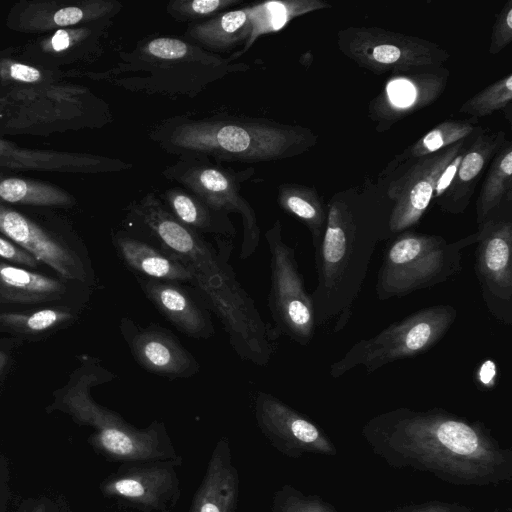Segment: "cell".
<instances>
[{"mask_svg": "<svg viewBox=\"0 0 512 512\" xmlns=\"http://www.w3.org/2000/svg\"><path fill=\"white\" fill-rule=\"evenodd\" d=\"M505 512H509V511H505Z\"/></svg>", "mask_w": 512, "mask_h": 512, "instance_id": "45", "label": "cell"}, {"mask_svg": "<svg viewBox=\"0 0 512 512\" xmlns=\"http://www.w3.org/2000/svg\"><path fill=\"white\" fill-rule=\"evenodd\" d=\"M145 296L179 331L194 338H209L214 328L207 312L176 282L140 277Z\"/></svg>", "mask_w": 512, "mask_h": 512, "instance_id": "18", "label": "cell"}, {"mask_svg": "<svg viewBox=\"0 0 512 512\" xmlns=\"http://www.w3.org/2000/svg\"><path fill=\"white\" fill-rule=\"evenodd\" d=\"M111 25L106 22L42 34L23 47L19 58L57 72L61 66L92 62L102 54V40Z\"/></svg>", "mask_w": 512, "mask_h": 512, "instance_id": "13", "label": "cell"}, {"mask_svg": "<svg viewBox=\"0 0 512 512\" xmlns=\"http://www.w3.org/2000/svg\"><path fill=\"white\" fill-rule=\"evenodd\" d=\"M71 313L61 309H43L31 313H2L0 324L29 333L48 330L69 320Z\"/></svg>", "mask_w": 512, "mask_h": 512, "instance_id": "33", "label": "cell"}, {"mask_svg": "<svg viewBox=\"0 0 512 512\" xmlns=\"http://www.w3.org/2000/svg\"><path fill=\"white\" fill-rule=\"evenodd\" d=\"M0 257L32 268L37 267L39 264V261L26 250L19 248L2 237H0Z\"/></svg>", "mask_w": 512, "mask_h": 512, "instance_id": "39", "label": "cell"}, {"mask_svg": "<svg viewBox=\"0 0 512 512\" xmlns=\"http://www.w3.org/2000/svg\"><path fill=\"white\" fill-rule=\"evenodd\" d=\"M243 3V0H171L166 5L167 14L176 21L190 24Z\"/></svg>", "mask_w": 512, "mask_h": 512, "instance_id": "30", "label": "cell"}, {"mask_svg": "<svg viewBox=\"0 0 512 512\" xmlns=\"http://www.w3.org/2000/svg\"><path fill=\"white\" fill-rule=\"evenodd\" d=\"M4 364H5V355L0 352V370L2 369Z\"/></svg>", "mask_w": 512, "mask_h": 512, "instance_id": "44", "label": "cell"}, {"mask_svg": "<svg viewBox=\"0 0 512 512\" xmlns=\"http://www.w3.org/2000/svg\"><path fill=\"white\" fill-rule=\"evenodd\" d=\"M250 32L251 24L246 6L190 24L184 37L209 52L219 54L244 46Z\"/></svg>", "mask_w": 512, "mask_h": 512, "instance_id": "20", "label": "cell"}, {"mask_svg": "<svg viewBox=\"0 0 512 512\" xmlns=\"http://www.w3.org/2000/svg\"><path fill=\"white\" fill-rule=\"evenodd\" d=\"M265 237L271 254L269 307L276 329L306 346L315 334V312L311 294L306 291L298 269L295 250L284 242L279 220Z\"/></svg>", "mask_w": 512, "mask_h": 512, "instance_id": "9", "label": "cell"}, {"mask_svg": "<svg viewBox=\"0 0 512 512\" xmlns=\"http://www.w3.org/2000/svg\"><path fill=\"white\" fill-rule=\"evenodd\" d=\"M361 434L373 454L393 468L461 487L512 480V449L503 447L483 422L440 407L379 413L366 421Z\"/></svg>", "mask_w": 512, "mask_h": 512, "instance_id": "1", "label": "cell"}, {"mask_svg": "<svg viewBox=\"0 0 512 512\" xmlns=\"http://www.w3.org/2000/svg\"><path fill=\"white\" fill-rule=\"evenodd\" d=\"M228 507V496L216 498L212 496L211 489L201 498L198 503L196 512H226Z\"/></svg>", "mask_w": 512, "mask_h": 512, "instance_id": "43", "label": "cell"}, {"mask_svg": "<svg viewBox=\"0 0 512 512\" xmlns=\"http://www.w3.org/2000/svg\"><path fill=\"white\" fill-rule=\"evenodd\" d=\"M476 241V232L454 242L409 230L395 235L377 274V298L404 297L446 282L462 270L461 251Z\"/></svg>", "mask_w": 512, "mask_h": 512, "instance_id": "6", "label": "cell"}, {"mask_svg": "<svg viewBox=\"0 0 512 512\" xmlns=\"http://www.w3.org/2000/svg\"><path fill=\"white\" fill-rule=\"evenodd\" d=\"M370 57L372 60L369 61V64L374 62L382 65H393L401 61L403 52L398 45L386 40V42L372 45Z\"/></svg>", "mask_w": 512, "mask_h": 512, "instance_id": "38", "label": "cell"}, {"mask_svg": "<svg viewBox=\"0 0 512 512\" xmlns=\"http://www.w3.org/2000/svg\"><path fill=\"white\" fill-rule=\"evenodd\" d=\"M113 487L118 494L128 498H141L146 493L145 486L135 478L121 479Z\"/></svg>", "mask_w": 512, "mask_h": 512, "instance_id": "41", "label": "cell"}, {"mask_svg": "<svg viewBox=\"0 0 512 512\" xmlns=\"http://www.w3.org/2000/svg\"><path fill=\"white\" fill-rule=\"evenodd\" d=\"M465 146L458 141L438 153L419 158L400 179L391 183L388 197L393 202L389 216V231L395 236L416 226L434 196L437 180Z\"/></svg>", "mask_w": 512, "mask_h": 512, "instance_id": "12", "label": "cell"}, {"mask_svg": "<svg viewBox=\"0 0 512 512\" xmlns=\"http://www.w3.org/2000/svg\"><path fill=\"white\" fill-rule=\"evenodd\" d=\"M31 206H72L75 198L51 183L0 173V204Z\"/></svg>", "mask_w": 512, "mask_h": 512, "instance_id": "26", "label": "cell"}, {"mask_svg": "<svg viewBox=\"0 0 512 512\" xmlns=\"http://www.w3.org/2000/svg\"><path fill=\"white\" fill-rule=\"evenodd\" d=\"M139 432L127 428L122 422L112 419L101 429L99 440L102 446L117 456H139L145 452L140 444H145Z\"/></svg>", "mask_w": 512, "mask_h": 512, "instance_id": "32", "label": "cell"}, {"mask_svg": "<svg viewBox=\"0 0 512 512\" xmlns=\"http://www.w3.org/2000/svg\"><path fill=\"white\" fill-rule=\"evenodd\" d=\"M472 508L463 503L432 500L399 506L391 512H471Z\"/></svg>", "mask_w": 512, "mask_h": 512, "instance_id": "36", "label": "cell"}, {"mask_svg": "<svg viewBox=\"0 0 512 512\" xmlns=\"http://www.w3.org/2000/svg\"><path fill=\"white\" fill-rule=\"evenodd\" d=\"M114 242L125 264L140 277L194 283L193 275L185 264L155 245L125 232H118Z\"/></svg>", "mask_w": 512, "mask_h": 512, "instance_id": "19", "label": "cell"}, {"mask_svg": "<svg viewBox=\"0 0 512 512\" xmlns=\"http://www.w3.org/2000/svg\"><path fill=\"white\" fill-rule=\"evenodd\" d=\"M277 202L309 229L315 250L322 239L327 220V212L316 192L301 185L285 183L278 188Z\"/></svg>", "mask_w": 512, "mask_h": 512, "instance_id": "27", "label": "cell"}, {"mask_svg": "<svg viewBox=\"0 0 512 512\" xmlns=\"http://www.w3.org/2000/svg\"><path fill=\"white\" fill-rule=\"evenodd\" d=\"M126 210L134 234L148 238L189 268L193 284L221 319L236 353L257 365L267 364L280 333L263 322L228 262L200 234L180 223L155 192L130 203Z\"/></svg>", "mask_w": 512, "mask_h": 512, "instance_id": "2", "label": "cell"}, {"mask_svg": "<svg viewBox=\"0 0 512 512\" xmlns=\"http://www.w3.org/2000/svg\"><path fill=\"white\" fill-rule=\"evenodd\" d=\"M0 232L66 279L85 280L81 260L60 239L22 213L0 204Z\"/></svg>", "mask_w": 512, "mask_h": 512, "instance_id": "15", "label": "cell"}, {"mask_svg": "<svg viewBox=\"0 0 512 512\" xmlns=\"http://www.w3.org/2000/svg\"><path fill=\"white\" fill-rule=\"evenodd\" d=\"M512 76H508L493 83L465 102L461 113L482 117L504 108L511 103Z\"/></svg>", "mask_w": 512, "mask_h": 512, "instance_id": "31", "label": "cell"}, {"mask_svg": "<svg viewBox=\"0 0 512 512\" xmlns=\"http://www.w3.org/2000/svg\"><path fill=\"white\" fill-rule=\"evenodd\" d=\"M504 204L478 225L474 270L489 313L511 325L512 218L510 204Z\"/></svg>", "mask_w": 512, "mask_h": 512, "instance_id": "10", "label": "cell"}, {"mask_svg": "<svg viewBox=\"0 0 512 512\" xmlns=\"http://www.w3.org/2000/svg\"><path fill=\"white\" fill-rule=\"evenodd\" d=\"M512 39V1L507 3L503 9L501 16L495 23L492 42L490 45V53H498Z\"/></svg>", "mask_w": 512, "mask_h": 512, "instance_id": "35", "label": "cell"}, {"mask_svg": "<svg viewBox=\"0 0 512 512\" xmlns=\"http://www.w3.org/2000/svg\"><path fill=\"white\" fill-rule=\"evenodd\" d=\"M280 512H338L330 503L322 498L288 489L284 493Z\"/></svg>", "mask_w": 512, "mask_h": 512, "instance_id": "34", "label": "cell"}, {"mask_svg": "<svg viewBox=\"0 0 512 512\" xmlns=\"http://www.w3.org/2000/svg\"><path fill=\"white\" fill-rule=\"evenodd\" d=\"M474 127L467 123L446 121L432 129L408 151V158H422L467 137Z\"/></svg>", "mask_w": 512, "mask_h": 512, "instance_id": "29", "label": "cell"}, {"mask_svg": "<svg viewBox=\"0 0 512 512\" xmlns=\"http://www.w3.org/2000/svg\"><path fill=\"white\" fill-rule=\"evenodd\" d=\"M254 173L253 168L235 170L203 156L184 155L167 166L162 175L180 184L212 209L240 215L243 225L240 258L244 260L255 252L260 240L255 211L240 193L241 185Z\"/></svg>", "mask_w": 512, "mask_h": 512, "instance_id": "8", "label": "cell"}, {"mask_svg": "<svg viewBox=\"0 0 512 512\" xmlns=\"http://www.w3.org/2000/svg\"><path fill=\"white\" fill-rule=\"evenodd\" d=\"M386 201L336 198L328 205L314 250L317 285L311 294L316 326L338 333L347 325L377 245L391 237Z\"/></svg>", "mask_w": 512, "mask_h": 512, "instance_id": "3", "label": "cell"}, {"mask_svg": "<svg viewBox=\"0 0 512 512\" xmlns=\"http://www.w3.org/2000/svg\"><path fill=\"white\" fill-rule=\"evenodd\" d=\"M163 204L183 225L194 232L234 236L236 229L229 215L216 211L183 187H171L163 195Z\"/></svg>", "mask_w": 512, "mask_h": 512, "instance_id": "23", "label": "cell"}, {"mask_svg": "<svg viewBox=\"0 0 512 512\" xmlns=\"http://www.w3.org/2000/svg\"><path fill=\"white\" fill-rule=\"evenodd\" d=\"M464 153L461 151L457 156H455L449 164L444 168L441 172L434 191L433 198L441 199L449 187L451 186L453 179L455 177L458 166L463 158Z\"/></svg>", "mask_w": 512, "mask_h": 512, "instance_id": "40", "label": "cell"}, {"mask_svg": "<svg viewBox=\"0 0 512 512\" xmlns=\"http://www.w3.org/2000/svg\"><path fill=\"white\" fill-rule=\"evenodd\" d=\"M121 10L116 0H21L11 7L6 25L16 32L45 34L113 22Z\"/></svg>", "mask_w": 512, "mask_h": 512, "instance_id": "11", "label": "cell"}, {"mask_svg": "<svg viewBox=\"0 0 512 512\" xmlns=\"http://www.w3.org/2000/svg\"><path fill=\"white\" fill-rule=\"evenodd\" d=\"M60 72L47 70L19 57L0 52V96L20 105L21 101L37 99L57 88Z\"/></svg>", "mask_w": 512, "mask_h": 512, "instance_id": "22", "label": "cell"}, {"mask_svg": "<svg viewBox=\"0 0 512 512\" xmlns=\"http://www.w3.org/2000/svg\"><path fill=\"white\" fill-rule=\"evenodd\" d=\"M387 93L392 104L397 107H408L416 100L415 86L405 79L391 81L387 86Z\"/></svg>", "mask_w": 512, "mask_h": 512, "instance_id": "37", "label": "cell"}, {"mask_svg": "<svg viewBox=\"0 0 512 512\" xmlns=\"http://www.w3.org/2000/svg\"><path fill=\"white\" fill-rule=\"evenodd\" d=\"M457 315V309L447 304L409 314L376 335L354 343L341 358L331 363L329 375L337 379L357 367L371 374L395 361L417 357L442 340Z\"/></svg>", "mask_w": 512, "mask_h": 512, "instance_id": "7", "label": "cell"}, {"mask_svg": "<svg viewBox=\"0 0 512 512\" xmlns=\"http://www.w3.org/2000/svg\"><path fill=\"white\" fill-rule=\"evenodd\" d=\"M149 138L166 153L203 156L216 163L282 160L312 143L304 128L226 113L174 116L151 128Z\"/></svg>", "mask_w": 512, "mask_h": 512, "instance_id": "4", "label": "cell"}, {"mask_svg": "<svg viewBox=\"0 0 512 512\" xmlns=\"http://www.w3.org/2000/svg\"><path fill=\"white\" fill-rule=\"evenodd\" d=\"M257 413L264 427L289 456L316 454L334 457L338 450L316 423L270 394L260 393Z\"/></svg>", "mask_w": 512, "mask_h": 512, "instance_id": "14", "label": "cell"}, {"mask_svg": "<svg viewBox=\"0 0 512 512\" xmlns=\"http://www.w3.org/2000/svg\"><path fill=\"white\" fill-rule=\"evenodd\" d=\"M0 168L106 173L129 170L132 164L120 159L85 153L22 149L0 139Z\"/></svg>", "mask_w": 512, "mask_h": 512, "instance_id": "17", "label": "cell"}, {"mask_svg": "<svg viewBox=\"0 0 512 512\" xmlns=\"http://www.w3.org/2000/svg\"><path fill=\"white\" fill-rule=\"evenodd\" d=\"M123 326L131 353L145 370L168 378L197 373V361L169 331L157 325L138 327L129 319Z\"/></svg>", "mask_w": 512, "mask_h": 512, "instance_id": "16", "label": "cell"}, {"mask_svg": "<svg viewBox=\"0 0 512 512\" xmlns=\"http://www.w3.org/2000/svg\"><path fill=\"white\" fill-rule=\"evenodd\" d=\"M505 140V133L479 135L458 166L451 188L437 201L440 208L448 213L463 212L470 200L471 183L485 167L492 155L496 154Z\"/></svg>", "mask_w": 512, "mask_h": 512, "instance_id": "21", "label": "cell"}, {"mask_svg": "<svg viewBox=\"0 0 512 512\" xmlns=\"http://www.w3.org/2000/svg\"><path fill=\"white\" fill-rule=\"evenodd\" d=\"M512 146L507 143L498 151L482 185L476 202L478 225L499 209L511 193Z\"/></svg>", "mask_w": 512, "mask_h": 512, "instance_id": "28", "label": "cell"}, {"mask_svg": "<svg viewBox=\"0 0 512 512\" xmlns=\"http://www.w3.org/2000/svg\"><path fill=\"white\" fill-rule=\"evenodd\" d=\"M322 6L324 3L310 0L265 1L247 6L251 24L250 36L243 48L232 54L229 59L235 61L248 51L259 37L278 32L295 17Z\"/></svg>", "mask_w": 512, "mask_h": 512, "instance_id": "25", "label": "cell"}, {"mask_svg": "<svg viewBox=\"0 0 512 512\" xmlns=\"http://www.w3.org/2000/svg\"><path fill=\"white\" fill-rule=\"evenodd\" d=\"M64 284L43 274L0 263V302L33 304L62 297Z\"/></svg>", "mask_w": 512, "mask_h": 512, "instance_id": "24", "label": "cell"}, {"mask_svg": "<svg viewBox=\"0 0 512 512\" xmlns=\"http://www.w3.org/2000/svg\"><path fill=\"white\" fill-rule=\"evenodd\" d=\"M20 108L17 102L0 96V131L11 126L19 116Z\"/></svg>", "mask_w": 512, "mask_h": 512, "instance_id": "42", "label": "cell"}, {"mask_svg": "<svg viewBox=\"0 0 512 512\" xmlns=\"http://www.w3.org/2000/svg\"><path fill=\"white\" fill-rule=\"evenodd\" d=\"M102 76L128 91L168 97H196L209 85L250 66L234 63L184 39L168 36L139 40Z\"/></svg>", "mask_w": 512, "mask_h": 512, "instance_id": "5", "label": "cell"}]
</instances>
